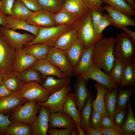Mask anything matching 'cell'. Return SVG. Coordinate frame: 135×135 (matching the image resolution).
<instances>
[{
  "instance_id": "cell-1",
  "label": "cell",
  "mask_w": 135,
  "mask_h": 135,
  "mask_svg": "<svg viewBox=\"0 0 135 135\" xmlns=\"http://www.w3.org/2000/svg\"><path fill=\"white\" fill-rule=\"evenodd\" d=\"M114 44V38L112 36L102 38L95 44L92 54L93 64L110 75L115 59Z\"/></svg>"
},
{
  "instance_id": "cell-2",
  "label": "cell",
  "mask_w": 135,
  "mask_h": 135,
  "mask_svg": "<svg viewBox=\"0 0 135 135\" xmlns=\"http://www.w3.org/2000/svg\"><path fill=\"white\" fill-rule=\"evenodd\" d=\"M72 25L76 30L78 38L82 42L86 49L95 44L101 39L96 36L95 32L92 21L90 9H88L86 13Z\"/></svg>"
},
{
  "instance_id": "cell-3",
  "label": "cell",
  "mask_w": 135,
  "mask_h": 135,
  "mask_svg": "<svg viewBox=\"0 0 135 135\" xmlns=\"http://www.w3.org/2000/svg\"><path fill=\"white\" fill-rule=\"evenodd\" d=\"M135 52V42L132 39L124 32L118 34L114 38V54L115 58L125 64L134 62Z\"/></svg>"
},
{
  "instance_id": "cell-4",
  "label": "cell",
  "mask_w": 135,
  "mask_h": 135,
  "mask_svg": "<svg viewBox=\"0 0 135 135\" xmlns=\"http://www.w3.org/2000/svg\"><path fill=\"white\" fill-rule=\"evenodd\" d=\"M72 27V25H70L40 27L37 36L32 40L26 45L42 43L50 47L53 46L59 37Z\"/></svg>"
},
{
  "instance_id": "cell-5",
  "label": "cell",
  "mask_w": 135,
  "mask_h": 135,
  "mask_svg": "<svg viewBox=\"0 0 135 135\" xmlns=\"http://www.w3.org/2000/svg\"><path fill=\"white\" fill-rule=\"evenodd\" d=\"M40 106L36 100L28 101L13 112L10 119L12 122L24 123L31 126Z\"/></svg>"
},
{
  "instance_id": "cell-6",
  "label": "cell",
  "mask_w": 135,
  "mask_h": 135,
  "mask_svg": "<svg viewBox=\"0 0 135 135\" xmlns=\"http://www.w3.org/2000/svg\"><path fill=\"white\" fill-rule=\"evenodd\" d=\"M18 93L20 97L28 101L36 100L39 103L45 102L51 94L48 91L36 81L24 84Z\"/></svg>"
},
{
  "instance_id": "cell-7",
  "label": "cell",
  "mask_w": 135,
  "mask_h": 135,
  "mask_svg": "<svg viewBox=\"0 0 135 135\" xmlns=\"http://www.w3.org/2000/svg\"><path fill=\"white\" fill-rule=\"evenodd\" d=\"M46 59L59 68L67 78L72 77L74 68L68 58L64 50L50 47Z\"/></svg>"
},
{
  "instance_id": "cell-8",
  "label": "cell",
  "mask_w": 135,
  "mask_h": 135,
  "mask_svg": "<svg viewBox=\"0 0 135 135\" xmlns=\"http://www.w3.org/2000/svg\"><path fill=\"white\" fill-rule=\"evenodd\" d=\"M16 50L5 40L0 33V72L9 74L16 58Z\"/></svg>"
},
{
  "instance_id": "cell-9",
  "label": "cell",
  "mask_w": 135,
  "mask_h": 135,
  "mask_svg": "<svg viewBox=\"0 0 135 135\" xmlns=\"http://www.w3.org/2000/svg\"><path fill=\"white\" fill-rule=\"evenodd\" d=\"M72 89L70 85H66L60 90L51 94L43 103L37 102L40 105L46 106L50 113L63 112V109L68 95Z\"/></svg>"
},
{
  "instance_id": "cell-10",
  "label": "cell",
  "mask_w": 135,
  "mask_h": 135,
  "mask_svg": "<svg viewBox=\"0 0 135 135\" xmlns=\"http://www.w3.org/2000/svg\"><path fill=\"white\" fill-rule=\"evenodd\" d=\"M0 33L6 41L16 50L22 49L35 37L33 34H21L2 26H0Z\"/></svg>"
},
{
  "instance_id": "cell-11",
  "label": "cell",
  "mask_w": 135,
  "mask_h": 135,
  "mask_svg": "<svg viewBox=\"0 0 135 135\" xmlns=\"http://www.w3.org/2000/svg\"><path fill=\"white\" fill-rule=\"evenodd\" d=\"M78 76L86 80L89 79L95 80L105 86L109 90L119 88V86L115 83L109 74L102 72L94 64L88 70Z\"/></svg>"
},
{
  "instance_id": "cell-12",
  "label": "cell",
  "mask_w": 135,
  "mask_h": 135,
  "mask_svg": "<svg viewBox=\"0 0 135 135\" xmlns=\"http://www.w3.org/2000/svg\"><path fill=\"white\" fill-rule=\"evenodd\" d=\"M50 113L46 107L41 106L38 114L31 125L32 135H47Z\"/></svg>"
},
{
  "instance_id": "cell-13",
  "label": "cell",
  "mask_w": 135,
  "mask_h": 135,
  "mask_svg": "<svg viewBox=\"0 0 135 135\" xmlns=\"http://www.w3.org/2000/svg\"><path fill=\"white\" fill-rule=\"evenodd\" d=\"M54 14L41 10L33 14L26 21L29 24L41 27H48L56 26Z\"/></svg>"
},
{
  "instance_id": "cell-14",
  "label": "cell",
  "mask_w": 135,
  "mask_h": 135,
  "mask_svg": "<svg viewBox=\"0 0 135 135\" xmlns=\"http://www.w3.org/2000/svg\"><path fill=\"white\" fill-rule=\"evenodd\" d=\"M31 68L40 72L42 78L50 76L59 78H67L59 68L46 59L36 60Z\"/></svg>"
},
{
  "instance_id": "cell-15",
  "label": "cell",
  "mask_w": 135,
  "mask_h": 135,
  "mask_svg": "<svg viewBox=\"0 0 135 135\" xmlns=\"http://www.w3.org/2000/svg\"><path fill=\"white\" fill-rule=\"evenodd\" d=\"M103 8L108 12L113 22V26L116 28L120 29L128 26H135V21L119 10L107 5Z\"/></svg>"
},
{
  "instance_id": "cell-16",
  "label": "cell",
  "mask_w": 135,
  "mask_h": 135,
  "mask_svg": "<svg viewBox=\"0 0 135 135\" xmlns=\"http://www.w3.org/2000/svg\"><path fill=\"white\" fill-rule=\"evenodd\" d=\"M28 101L20 97L18 92L12 93L10 96L0 100V113L10 114Z\"/></svg>"
},
{
  "instance_id": "cell-17",
  "label": "cell",
  "mask_w": 135,
  "mask_h": 135,
  "mask_svg": "<svg viewBox=\"0 0 135 135\" xmlns=\"http://www.w3.org/2000/svg\"><path fill=\"white\" fill-rule=\"evenodd\" d=\"M49 127L73 129L76 127L74 121L70 116L64 112H57L50 113Z\"/></svg>"
},
{
  "instance_id": "cell-18",
  "label": "cell",
  "mask_w": 135,
  "mask_h": 135,
  "mask_svg": "<svg viewBox=\"0 0 135 135\" xmlns=\"http://www.w3.org/2000/svg\"><path fill=\"white\" fill-rule=\"evenodd\" d=\"M36 60L22 49L16 50V58L12 66V71L19 72L31 68Z\"/></svg>"
},
{
  "instance_id": "cell-19",
  "label": "cell",
  "mask_w": 135,
  "mask_h": 135,
  "mask_svg": "<svg viewBox=\"0 0 135 135\" xmlns=\"http://www.w3.org/2000/svg\"><path fill=\"white\" fill-rule=\"evenodd\" d=\"M6 24L4 27L16 31L18 30H24L32 33L36 36L40 27L31 25L26 20L6 16Z\"/></svg>"
},
{
  "instance_id": "cell-20",
  "label": "cell",
  "mask_w": 135,
  "mask_h": 135,
  "mask_svg": "<svg viewBox=\"0 0 135 135\" xmlns=\"http://www.w3.org/2000/svg\"><path fill=\"white\" fill-rule=\"evenodd\" d=\"M86 80L78 76L74 86L76 106L80 112L84 106L86 101L90 95L86 86Z\"/></svg>"
},
{
  "instance_id": "cell-21",
  "label": "cell",
  "mask_w": 135,
  "mask_h": 135,
  "mask_svg": "<svg viewBox=\"0 0 135 135\" xmlns=\"http://www.w3.org/2000/svg\"><path fill=\"white\" fill-rule=\"evenodd\" d=\"M95 44H93L86 49L78 63L74 68L73 76H78L88 70L93 66L92 57Z\"/></svg>"
},
{
  "instance_id": "cell-22",
  "label": "cell",
  "mask_w": 135,
  "mask_h": 135,
  "mask_svg": "<svg viewBox=\"0 0 135 135\" xmlns=\"http://www.w3.org/2000/svg\"><path fill=\"white\" fill-rule=\"evenodd\" d=\"M78 39L76 30L72 27L59 37L53 46L60 50H65L72 46Z\"/></svg>"
},
{
  "instance_id": "cell-23",
  "label": "cell",
  "mask_w": 135,
  "mask_h": 135,
  "mask_svg": "<svg viewBox=\"0 0 135 135\" xmlns=\"http://www.w3.org/2000/svg\"><path fill=\"white\" fill-rule=\"evenodd\" d=\"M63 112L73 120L76 124V126H80V113L76 107L74 93H68L64 106Z\"/></svg>"
},
{
  "instance_id": "cell-24",
  "label": "cell",
  "mask_w": 135,
  "mask_h": 135,
  "mask_svg": "<svg viewBox=\"0 0 135 135\" xmlns=\"http://www.w3.org/2000/svg\"><path fill=\"white\" fill-rule=\"evenodd\" d=\"M85 50L82 42L78 38L72 46L64 50L73 68L75 67L78 63Z\"/></svg>"
},
{
  "instance_id": "cell-25",
  "label": "cell",
  "mask_w": 135,
  "mask_h": 135,
  "mask_svg": "<svg viewBox=\"0 0 135 135\" xmlns=\"http://www.w3.org/2000/svg\"><path fill=\"white\" fill-rule=\"evenodd\" d=\"M50 47L44 43H37L25 45L22 49L37 60L46 59Z\"/></svg>"
},
{
  "instance_id": "cell-26",
  "label": "cell",
  "mask_w": 135,
  "mask_h": 135,
  "mask_svg": "<svg viewBox=\"0 0 135 135\" xmlns=\"http://www.w3.org/2000/svg\"><path fill=\"white\" fill-rule=\"evenodd\" d=\"M42 86L48 91L51 94L62 89L64 86L70 85L71 79L65 78H56L53 76H48L46 77Z\"/></svg>"
},
{
  "instance_id": "cell-27",
  "label": "cell",
  "mask_w": 135,
  "mask_h": 135,
  "mask_svg": "<svg viewBox=\"0 0 135 135\" xmlns=\"http://www.w3.org/2000/svg\"><path fill=\"white\" fill-rule=\"evenodd\" d=\"M94 86L97 91V94L96 98L92 100V106L93 109L103 115L106 112L104 104V96L108 90L105 86L98 82L95 83Z\"/></svg>"
},
{
  "instance_id": "cell-28",
  "label": "cell",
  "mask_w": 135,
  "mask_h": 135,
  "mask_svg": "<svg viewBox=\"0 0 135 135\" xmlns=\"http://www.w3.org/2000/svg\"><path fill=\"white\" fill-rule=\"evenodd\" d=\"M135 85V65L133 62L126 64L122 78L120 88L128 86L132 87Z\"/></svg>"
},
{
  "instance_id": "cell-29",
  "label": "cell",
  "mask_w": 135,
  "mask_h": 135,
  "mask_svg": "<svg viewBox=\"0 0 135 135\" xmlns=\"http://www.w3.org/2000/svg\"><path fill=\"white\" fill-rule=\"evenodd\" d=\"M56 26L72 25L80 18L76 14L63 8L54 14Z\"/></svg>"
},
{
  "instance_id": "cell-30",
  "label": "cell",
  "mask_w": 135,
  "mask_h": 135,
  "mask_svg": "<svg viewBox=\"0 0 135 135\" xmlns=\"http://www.w3.org/2000/svg\"><path fill=\"white\" fill-rule=\"evenodd\" d=\"M62 8L77 15L80 18L82 17L88 9L84 0H64Z\"/></svg>"
},
{
  "instance_id": "cell-31",
  "label": "cell",
  "mask_w": 135,
  "mask_h": 135,
  "mask_svg": "<svg viewBox=\"0 0 135 135\" xmlns=\"http://www.w3.org/2000/svg\"><path fill=\"white\" fill-rule=\"evenodd\" d=\"M119 90L118 88H114L111 90H108L104 96V101L106 111L113 122V114L116 108L117 98Z\"/></svg>"
},
{
  "instance_id": "cell-32",
  "label": "cell",
  "mask_w": 135,
  "mask_h": 135,
  "mask_svg": "<svg viewBox=\"0 0 135 135\" xmlns=\"http://www.w3.org/2000/svg\"><path fill=\"white\" fill-rule=\"evenodd\" d=\"M10 16L26 20L34 13L27 8L21 1L14 0L11 10Z\"/></svg>"
},
{
  "instance_id": "cell-33",
  "label": "cell",
  "mask_w": 135,
  "mask_h": 135,
  "mask_svg": "<svg viewBox=\"0 0 135 135\" xmlns=\"http://www.w3.org/2000/svg\"><path fill=\"white\" fill-rule=\"evenodd\" d=\"M31 125L26 123L13 122L8 126L6 135H32Z\"/></svg>"
},
{
  "instance_id": "cell-34",
  "label": "cell",
  "mask_w": 135,
  "mask_h": 135,
  "mask_svg": "<svg viewBox=\"0 0 135 135\" xmlns=\"http://www.w3.org/2000/svg\"><path fill=\"white\" fill-rule=\"evenodd\" d=\"M3 84L12 93L20 91L24 84L13 72L9 74L3 73Z\"/></svg>"
},
{
  "instance_id": "cell-35",
  "label": "cell",
  "mask_w": 135,
  "mask_h": 135,
  "mask_svg": "<svg viewBox=\"0 0 135 135\" xmlns=\"http://www.w3.org/2000/svg\"><path fill=\"white\" fill-rule=\"evenodd\" d=\"M103 3L114 8L128 16L135 15V10L125 0H101Z\"/></svg>"
},
{
  "instance_id": "cell-36",
  "label": "cell",
  "mask_w": 135,
  "mask_h": 135,
  "mask_svg": "<svg viewBox=\"0 0 135 135\" xmlns=\"http://www.w3.org/2000/svg\"><path fill=\"white\" fill-rule=\"evenodd\" d=\"M92 96L90 94L80 112V126L84 133L90 128V120L92 112Z\"/></svg>"
},
{
  "instance_id": "cell-37",
  "label": "cell",
  "mask_w": 135,
  "mask_h": 135,
  "mask_svg": "<svg viewBox=\"0 0 135 135\" xmlns=\"http://www.w3.org/2000/svg\"><path fill=\"white\" fill-rule=\"evenodd\" d=\"M14 72L24 84L32 81H36L42 84V76L37 70L31 67L19 72Z\"/></svg>"
},
{
  "instance_id": "cell-38",
  "label": "cell",
  "mask_w": 135,
  "mask_h": 135,
  "mask_svg": "<svg viewBox=\"0 0 135 135\" xmlns=\"http://www.w3.org/2000/svg\"><path fill=\"white\" fill-rule=\"evenodd\" d=\"M128 112L126 120L121 128L127 135H134L135 134V118L132 109L130 99L128 101Z\"/></svg>"
},
{
  "instance_id": "cell-39",
  "label": "cell",
  "mask_w": 135,
  "mask_h": 135,
  "mask_svg": "<svg viewBox=\"0 0 135 135\" xmlns=\"http://www.w3.org/2000/svg\"><path fill=\"white\" fill-rule=\"evenodd\" d=\"M42 9L54 14L62 8L64 0H37Z\"/></svg>"
},
{
  "instance_id": "cell-40",
  "label": "cell",
  "mask_w": 135,
  "mask_h": 135,
  "mask_svg": "<svg viewBox=\"0 0 135 135\" xmlns=\"http://www.w3.org/2000/svg\"><path fill=\"white\" fill-rule=\"evenodd\" d=\"M120 88L117 98L116 108L126 109L127 102L132 95L134 90L132 88Z\"/></svg>"
},
{
  "instance_id": "cell-41",
  "label": "cell",
  "mask_w": 135,
  "mask_h": 135,
  "mask_svg": "<svg viewBox=\"0 0 135 135\" xmlns=\"http://www.w3.org/2000/svg\"><path fill=\"white\" fill-rule=\"evenodd\" d=\"M126 64L115 59L114 63L110 73L113 81L118 86H120L124 72Z\"/></svg>"
},
{
  "instance_id": "cell-42",
  "label": "cell",
  "mask_w": 135,
  "mask_h": 135,
  "mask_svg": "<svg viewBox=\"0 0 135 135\" xmlns=\"http://www.w3.org/2000/svg\"><path fill=\"white\" fill-rule=\"evenodd\" d=\"M113 22L108 14H103L98 24L96 34V36L101 39L102 38V32L105 29L109 26H113Z\"/></svg>"
},
{
  "instance_id": "cell-43",
  "label": "cell",
  "mask_w": 135,
  "mask_h": 135,
  "mask_svg": "<svg viewBox=\"0 0 135 135\" xmlns=\"http://www.w3.org/2000/svg\"><path fill=\"white\" fill-rule=\"evenodd\" d=\"M126 109L116 108L113 116V121L114 123L118 126L121 128L125 120Z\"/></svg>"
},
{
  "instance_id": "cell-44",
  "label": "cell",
  "mask_w": 135,
  "mask_h": 135,
  "mask_svg": "<svg viewBox=\"0 0 135 135\" xmlns=\"http://www.w3.org/2000/svg\"><path fill=\"white\" fill-rule=\"evenodd\" d=\"M102 114L94 109L92 111L90 120V127L98 128L102 126Z\"/></svg>"
},
{
  "instance_id": "cell-45",
  "label": "cell",
  "mask_w": 135,
  "mask_h": 135,
  "mask_svg": "<svg viewBox=\"0 0 135 135\" xmlns=\"http://www.w3.org/2000/svg\"><path fill=\"white\" fill-rule=\"evenodd\" d=\"M10 114L5 115L0 113V135H6L8 126L13 122L9 119Z\"/></svg>"
},
{
  "instance_id": "cell-46",
  "label": "cell",
  "mask_w": 135,
  "mask_h": 135,
  "mask_svg": "<svg viewBox=\"0 0 135 135\" xmlns=\"http://www.w3.org/2000/svg\"><path fill=\"white\" fill-rule=\"evenodd\" d=\"M86 6L91 10H94L102 12L103 3L101 0H84Z\"/></svg>"
},
{
  "instance_id": "cell-47",
  "label": "cell",
  "mask_w": 135,
  "mask_h": 135,
  "mask_svg": "<svg viewBox=\"0 0 135 135\" xmlns=\"http://www.w3.org/2000/svg\"><path fill=\"white\" fill-rule=\"evenodd\" d=\"M99 128L103 135H127L120 127L118 128H108L101 126Z\"/></svg>"
},
{
  "instance_id": "cell-48",
  "label": "cell",
  "mask_w": 135,
  "mask_h": 135,
  "mask_svg": "<svg viewBox=\"0 0 135 135\" xmlns=\"http://www.w3.org/2000/svg\"><path fill=\"white\" fill-rule=\"evenodd\" d=\"M91 11L92 21L96 34L98 24L104 14L102 12L94 10H91Z\"/></svg>"
},
{
  "instance_id": "cell-49",
  "label": "cell",
  "mask_w": 135,
  "mask_h": 135,
  "mask_svg": "<svg viewBox=\"0 0 135 135\" xmlns=\"http://www.w3.org/2000/svg\"><path fill=\"white\" fill-rule=\"evenodd\" d=\"M22 2L28 9L34 12L42 10L37 0H18Z\"/></svg>"
},
{
  "instance_id": "cell-50",
  "label": "cell",
  "mask_w": 135,
  "mask_h": 135,
  "mask_svg": "<svg viewBox=\"0 0 135 135\" xmlns=\"http://www.w3.org/2000/svg\"><path fill=\"white\" fill-rule=\"evenodd\" d=\"M2 3V11L6 16H11V10L14 0H0Z\"/></svg>"
},
{
  "instance_id": "cell-51",
  "label": "cell",
  "mask_w": 135,
  "mask_h": 135,
  "mask_svg": "<svg viewBox=\"0 0 135 135\" xmlns=\"http://www.w3.org/2000/svg\"><path fill=\"white\" fill-rule=\"evenodd\" d=\"M102 126L108 128H120L111 120L106 112L102 115Z\"/></svg>"
},
{
  "instance_id": "cell-52",
  "label": "cell",
  "mask_w": 135,
  "mask_h": 135,
  "mask_svg": "<svg viewBox=\"0 0 135 135\" xmlns=\"http://www.w3.org/2000/svg\"><path fill=\"white\" fill-rule=\"evenodd\" d=\"M72 130L70 128L57 129L55 128H49L48 133L50 135H69L71 134Z\"/></svg>"
},
{
  "instance_id": "cell-53",
  "label": "cell",
  "mask_w": 135,
  "mask_h": 135,
  "mask_svg": "<svg viewBox=\"0 0 135 135\" xmlns=\"http://www.w3.org/2000/svg\"><path fill=\"white\" fill-rule=\"evenodd\" d=\"M12 93L3 84L0 86V100L10 96Z\"/></svg>"
},
{
  "instance_id": "cell-54",
  "label": "cell",
  "mask_w": 135,
  "mask_h": 135,
  "mask_svg": "<svg viewBox=\"0 0 135 135\" xmlns=\"http://www.w3.org/2000/svg\"><path fill=\"white\" fill-rule=\"evenodd\" d=\"M86 135H103L99 128H90L84 132Z\"/></svg>"
},
{
  "instance_id": "cell-55",
  "label": "cell",
  "mask_w": 135,
  "mask_h": 135,
  "mask_svg": "<svg viewBox=\"0 0 135 135\" xmlns=\"http://www.w3.org/2000/svg\"><path fill=\"white\" fill-rule=\"evenodd\" d=\"M126 33L135 42V32L128 29L126 27H123L120 28Z\"/></svg>"
},
{
  "instance_id": "cell-56",
  "label": "cell",
  "mask_w": 135,
  "mask_h": 135,
  "mask_svg": "<svg viewBox=\"0 0 135 135\" xmlns=\"http://www.w3.org/2000/svg\"><path fill=\"white\" fill-rule=\"evenodd\" d=\"M6 15L2 12H0V26L4 27L6 24Z\"/></svg>"
},
{
  "instance_id": "cell-57",
  "label": "cell",
  "mask_w": 135,
  "mask_h": 135,
  "mask_svg": "<svg viewBox=\"0 0 135 135\" xmlns=\"http://www.w3.org/2000/svg\"><path fill=\"white\" fill-rule=\"evenodd\" d=\"M127 2L135 9V3L134 0H126Z\"/></svg>"
},
{
  "instance_id": "cell-58",
  "label": "cell",
  "mask_w": 135,
  "mask_h": 135,
  "mask_svg": "<svg viewBox=\"0 0 135 135\" xmlns=\"http://www.w3.org/2000/svg\"><path fill=\"white\" fill-rule=\"evenodd\" d=\"M71 135H79V134L77 128H75L73 129L71 134Z\"/></svg>"
},
{
  "instance_id": "cell-59",
  "label": "cell",
  "mask_w": 135,
  "mask_h": 135,
  "mask_svg": "<svg viewBox=\"0 0 135 135\" xmlns=\"http://www.w3.org/2000/svg\"><path fill=\"white\" fill-rule=\"evenodd\" d=\"M78 130L79 135H84V131L81 128L80 126H76Z\"/></svg>"
},
{
  "instance_id": "cell-60",
  "label": "cell",
  "mask_w": 135,
  "mask_h": 135,
  "mask_svg": "<svg viewBox=\"0 0 135 135\" xmlns=\"http://www.w3.org/2000/svg\"><path fill=\"white\" fill-rule=\"evenodd\" d=\"M3 73L0 72V86L3 84Z\"/></svg>"
},
{
  "instance_id": "cell-61",
  "label": "cell",
  "mask_w": 135,
  "mask_h": 135,
  "mask_svg": "<svg viewBox=\"0 0 135 135\" xmlns=\"http://www.w3.org/2000/svg\"><path fill=\"white\" fill-rule=\"evenodd\" d=\"M2 2L0 0V12L2 11Z\"/></svg>"
},
{
  "instance_id": "cell-62",
  "label": "cell",
  "mask_w": 135,
  "mask_h": 135,
  "mask_svg": "<svg viewBox=\"0 0 135 135\" xmlns=\"http://www.w3.org/2000/svg\"><path fill=\"white\" fill-rule=\"evenodd\" d=\"M134 0V1H135V0Z\"/></svg>"
}]
</instances>
